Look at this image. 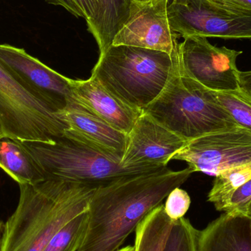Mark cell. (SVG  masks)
I'll return each instance as SVG.
<instances>
[{"label":"cell","mask_w":251,"mask_h":251,"mask_svg":"<svg viewBox=\"0 0 251 251\" xmlns=\"http://www.w3.org/2000/svg\"><path fill=\"white\" fill-rule=\"evenodd\" d=\"M19 141L41 167L46 180H63L98 188L125 176L163 168H126L121 159L69 128L50 143Z\"/></svg>","instance_id":"obj_5"},{"label":"cell","mask_w":251,"mask_h":251,"mask_svg":"<svg viewBox=\"0 0 251 251\" xmlns=\"http://www.w3.org/2000/svg\"><path fill=\"white\" fill-rule=\"evenodd\" d=\"M0 168L19 184H34L46 180L41 167L19 140L0 138Z\"/></svg>","instance_id":"obj_16"},{"label":"cell","mask_w":251,"mask_h":251,"mask_svg":"<svg viewBox=\"0 0 251 251\" xmlns=\"http://www.w3.org/2000/svg\"><path fill=\"white\" fill-rule=\"evenodd\" d=\"M178 64V51L111 45L100 54L91 76L127 105L143 112L163 91Z\"/></svg>","instance_id":"obj_3"},{"label":"cell","mask_w":251,"mask_h":251,"mask_svg":"<svg viewBox=\"0 0 251 251\" xmlns=\"http://www.w3.org/2000/svg\"><path fill=\"white\" fill-rule=\"evenodd\" d=\"M71 84L75 97L82 105L128 135L143 113L121 101L93 76L86 80L71 79Z\"/></svg>","instance_id":"obj_14"},{"label":"cell","mask_w":251,"mask_h":251,"mask_svg":"<svg viewBox=\"0 0 251 251\" xmlns=\"http://www.w3.org/2000/svg\"><path fill=\"white\" fill-rule=\"evenodd\" d=\"M216 1L228 7L251 11V0H216Z\"/></svg>","instance_id":"obj_26"},{"label":"cell","mask_w":251,"mask_h":251,"mask_svg":"<svg viewBox=\"0 0 251 251\" xmlns=\"http://www.w3.org/2000/svg\"><path fill=\"white\" fill-rule=\"evenodd\" d=\"M198 251H251V217L224 212L199 231Z\"/></svg>","instance_id":"obj_15"},{"label":"cell","mask_w":251,"mask_h":251,"mask_svg":"<svg viewBox=\"0 0 251 251\" xmlns=\"http://www.w3.org/2000/svg\"><path fill=\"white\" fill-rule=\"evenodd\" d=\"M88 210L63 226L43 251H77L83 242L88 226Z\"/></svg>","instance_id":"obj_20"},{"label":"cell","mask_w":251,"mask_h":251,"mask_svg":"<svg viewBox=\"0 0 251 251\" xmlns=\"http://www.w3.org/2000/svg\"><path fill=\"white\" fill-rule=\"evenodd\" d=\"M0 61L24 88L56 113L78 101L71 79L50 69L23 49L0 44Z\"/></svg>","instance_id":"obj_10"},{"label":"cell","mask_w":251,"mask_h":251,"mask_svg":"<svg viewBox=\"0 0 251 251\" xmlns=\"http://www.w3.org/2000/svg\"><path fill=\"white\" fill-rule=\"evenodd\" d=\"M240 88L251 97V71L240 72L239 73Z\"/></svg>","instance_id":"obj_27"},{"label":"cell","mask_w":251,"mask_h":251,"mask_svg":"<svg viewBox=\"0 0 251 251\" xmlns=\"http://www.w3.org/2000/svg\"><path fill=\"white\" fill-rule=\"evenodd\" d=\"M54 5L61 6L76 17L83 18L87 25L93 22L100 9V0H46Z\"/></svg>","instance_id":"obj_23"},{"label":"cell","mask_w":251,"mask_h":251,"mask_svg":"<svg viewBox=\"0 0 251 251\" xmlns=\"http://www.w3.org/2000/svg\"><path fill=\"white\" fill-rule=\"evenodd\" d=\"M143 113L187 141L239 126L215 91L187 75L178 61L163 91Z\"/></svg>","instance_id":"obj_4"},{"label":"cell","mask_w":251,"mask_h":251,"mask_svg":"<svg viewBox=\"0 0 251 251\" xmlns=\"http://www.w3.org/2000/svg\"><path fill=\"white\" fill-rule=\"evenodd\" d=\"M191 204V199L185 190L180 187L174 189L168 194L163 204L164 211L170 219L176 221L184 218Z\"/></svg>","instance_id":"obj_24"},{"label":"cell","mask_w":251,"mask_h":251,"mask_svg":"<svg viewBox=\"0 0 251 251\" xmlns=\"http://www.w3.org/2000/svg\"><path fill=\"white\" fill-rule=\"evenodd\" d=\"M251 201V179L235 190L223 212L246 214Z\"/></svg>","instance_id":"obj_25"},{"label":"cell","mask_w":251,"mask_h":251,"mask_svg":"<svg viewBox=\"0 0 251 251\" xmlns=\"http://www.w3.org/2000/svg\"><path fill=\"white\" fill-rule=\"evenodd\" d=\"M221 105L240 126L251 131V97L243 89L215 91Z\"/></svg>","instance_id":"obj_21"},{"label":"cell","mask_w":251,"mask_h":251,"mask_svg":"<svg viewBox=\"0 0 251 251\" xmlns=\"http://www.w3.org/2000/svg\"><path fill=\"white\" fill-rule=\"evenodd\" d=\"M131 0H100V9L88 29L98 44L100 54L113 44V39L128 17Z\"/></svg>","instance_id":"obj_17"},{"label":"cell","mask_w":251,"mask_h":251,"mask_svg":"<svg viewBox=\"0 0 251 251\" xmlns=\"http://www.w3.org/2000/svg\"><path fill=\"white\" fill-rule=\"evenodd\" d=\"M246 215L251 217V201L249 203V206L247 208V211H246Z\"/></svg>","instance_id":"obj_30"},{"label":"cell","mask_w":251,"mask_h":251,"mask_svg":"<svg viewBox=\"0 0 251 251\" xmlns=\"http://www.w3.org/2000/svg\"><path fill=\"white\" fill-rule=\"evenodd\" d=\"M122 165L126 168L167 167L187 140L143 113L128 135Z\"/></svg>","instance_id":"obj_12"},{"label":"cell","mask_w":251,"mask_h":251,"mask_svg":"<svg viewBox=\"0 0 251 251\" xmlns=\"http://www.w3.org/2000/svg\"><path fill=\"white\" fill-rule=\"evenodd\" d=\"M199 234L185 218L174 221L162 251H198Z\"/></svg>","instance_id":"obj_22"},{"label":"cell","mask_w":251,"mask_h":251,"mask_svg":"<svg viewBox=\"0 0 251 251\" xmlns=\"http://www.w3.org/2000/svg\"><path fill=\"white\" fill-rule=\"evenodd\" d=\"M242 54V51L212 45L205 37H187L178 45V61L181 69L214 91L240 89L237 60Z\"/></svg>","instance_id":"obj_9"},{"label":"cell","mask_w":251,"mask_h":251,"mask_svg":"<svg viewBox=\"0 0 251 251\" xmlns=\"http://www.w3.org/2000/svg\"><path fill=\"white\" fill-rule=\"evenodd\" d=\"M20 197L2 232L1 251H43L56 233L88 210L97 187L58 179L19 184Z\"/></svg>","instance_id":"obj_2"},{"label":"cell","mask_w":251,"mask_h":251,"mask_svg":"<svg viewBox=\"0 0 251 251\" xmlns=\"http://www.w3.org/2000/svg\"><path fill=\"white\" fill-rule=\"evenodd\" d=\"M169 0H131L128 17L112 45L131 46L176 55L179 35L168 19Z\"/></svg>","instance_id":"obj_11"},{"label":"cell","mask_w":251,"mask_h":251,"mask_svg":"<svg viewBox=\"0 0 251 251\" xmlns=\"http://www.w3.org/2000/svg\"><path fill=\"white\" fill-rule=\"evenodd\" d=\"M118 251H134V246H126V247H123L119 249Z\"/></svg>","instance_id":"obj_29"},{"label":"cell","mask_w":251,"mask_h":251,"mask_svg":"<svg viewBox=\"0 0 251 251\" xmlns=\"http://www.w3.org/2000/svg\"><path fill=\"white\" fill-rule=\"evenodd\" d=\"M168 14L173 30L183 38L251 39V11L216 0H173Z\"/></svg>","instance_id":"obj_7"},{"label":"cell","mask_w":251,"mask_h":251,"mask_svg":"<svg viewBox=\"0 0 251 251\" xmlns=\"http://www.w3.org/2000/svg\"><path fill=\"white\" fill-rule=\"evenodd\" d=\"M57 113L69 130L122 162L128 134L96 116L79 101L70 103Z\"/></svg>","instance_id":"obj_13"},{"label":"cell","mask_w":251,"mask_h":251,"mask_svg":"<svg viewBox=\"0 0 251 251\" xmlns=\"http://www.w3.org/2000/svg\"><path fill=\"white\" fill-rule=\"evenodd\" d=\"M251 179V162L226 170L215 176L208 201L215 209L223 212L227 202L236 190Z\"/></svg>","instance_id":"obj_19"},{"label":"cell","mask_w":251,"mask_h":251,"mask_svg":"<svg viewBox=\"0 0 251 251\" xmlns=\"http://www.w3.org/2000/svg\"><path fill=\"white\" fill-rule=\"evenodd\" d=\"M171 160L184 161L194 172L216 176L251 162V131L238 126L193 139Z\"/></svg>","instance_id":"obj_8"},{"label":"cell","mask_w":251,"mask_h":251,"mask_svg":"<svg viewBox=\"0 0 251 251\" xmlns=\"http://www.w3.org/2000/svg\"><path fill=\"white\" fill-rule=\"evenodd\" d=\"M2 223L0 221V251H1V247H2Z\"/></svg>","instance_id":"obj_28"},{"label":"cell","mask_w":251,"mask_h":251,"mask_svg":"<svg viewBox=\"0 0 251 251\" xmlns=\"http://www.w3.org/2000/svg\"><path fill=\"white\" fill-rule=\"evenodd\" d=\"M174 222L165 214L163 204L155 208L134 231V251H162Z\"/></svg>","instance_id":"obj_18"},{"label":"cell","mask_w":251,"mask_h":251,"mask_svg":"<svg viewBox=\"0 0 251 251\" xmlns=\"http://www.w3.org/2000/svg\"><path fill=\"white\" fill-rule=\"evenodd\" d=\"M4 137V135H3L2 133H1V130H0V138H1V137Z\"/></svg>","instance_id":"obj_31"},{"label":"cell","mask_w":251,"mask_h":251,"mask_svg":"<svg viewBox=\"0 0 251 251\" xmlns=\"http://www.w3.org/2000/svg\"><path fill=\"white\" fill-rule=\"evenodd\" d=\"M66 129L57 113L24 88L0 61V130L4 137L50 143Z\"/></svg>","instance_id":"obj_6"},{"label":"cell","mask_w":251,"mask_h":251,"mask_svg":"<svg viewBox=\"0 0 251 251\" xmlns=\"http://www.w3.org/2000/svg\"><path fill=\"white\" fill-rule=\"evenodd\" d=\"M193 173L167 167L125 176L96 190L88 208L83 242L77 251H118L127 237L168 194L181 187Z\"/></svg>","instance_id":"obj_1"}]
</instances>
